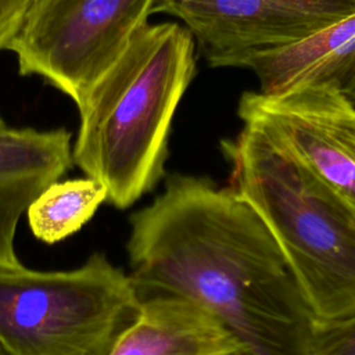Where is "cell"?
<instances>
[{"mask_svg":"<svg viewBox=\"0 0 355 355\" xmlns=\"http://www.w3.org/2000/svg\"><path fill=\"white\" fill-rule=\"evenodd\" d=\"M244 68L257 75L265 94L306 85L343 90L355 75V11L293 46L251 57Z\"/></svg>","mask_w":355,"mask_h":355,"instance_id":"cell-10","label":"cell"},{"mask_svg":"<svg viewBox=\"0 0 355 355\" xmlns=\"http://www.w3.org/2000/svg\"><path fill=\"white\" fill-rule=\"evenodd\" d=\"M220 150L229 189L263 222L315 318L355 313V208L248 126Z\"/></svg>","mask_w":355,"mask_h":355,"instance_id":"cell-3","label":"cell"},{"mask_svg":"<svg viewBox=\"0 0 355 355\" xmlns=\"http://www.w3.org/2000/svg\"><path fill=\"white\" fill-rule=\"evenodd\" d=\"M311 355H355V313L338 319L313 320Z\"/></svg>","mask_w":355,"mask_h":355,"instance_id":"cell-12","label":"cell"},{"mask_svg":"<svg viewBox=\"0 0 355 355\" xmlns=\"http://www.w3.org/2000/svg\"><path fill=\"white\" fill-rule=\"evenodd\" d=\"M240 348L244 345L211 312L161 294L141 298L136 320L108 355H227Z\"/></svg>","mask_w":355,"mask_h":355,"instance_id":"cell-9","label":"cell"},{"mask_svg":"<svg viewBox=\"0 0 355 355\" xmlns=\"http://www.w3.org/2000/svg\"><path fill=\"white\" fill-rule=\"evenodd\" d=\"M129 226V276L143 298L193 301L250 355H311L315 315L263 222L229 187L173 173Z\"/></svg>","mask_w":355,"mask_h":355,"instance_id":"cell-1","label":"cell"},{"mask_svg":"<svg viewBox=\"0 0 355 355\" xmlns=\"http://www.w3.org/2000/svg\"><path fill=\"white\" fill-rule=\"evenodd\" d=\"M355 11V0H155L191 32L211 67H239L293 46Z\"/></svg>","mask_w":355,"mask_h":355,"instance_id":"cell-7","label":"cell"},{"mask_svg":"<svg viewBox=\"0 0 355 355\" xmlns=\"http://www.w3.org/2000/svg\"><path fill=\"white\" fill-rule=\"evenodd\" d=\"M196 69L191 32L178 22H148L76 105L73 165L98 180L118 209L164 176L173 116Z\"/></svg>","mask_w":355,"mask_h":355,"instance_id":"cell-2","label":"cell"},{"mask_svg":"<svg viewBox=\"0 0 355 355\" xmlns=\"http://www.w3.org/2000/svg\"><path fill=\"white\" fill-rule=\"evenodd\" d=\"M104 201L107 190L93 178L57 180L31 202L25 215L33 236L54 244L80 230Z\"/></svg>","mask_w":355,"mask_h":355,"instance_id":"cell-11","label":"cell"},{"mask_svg":"<svg viewBox=\"0 0 355 355\" xmlns=\"http://www.w3.org/2000/svg\"><path fill=\"white\" fill-rule=\"evenodd\" d=\"M0 355H10L8 351H7L1 344H0Z\"/></svg>","mask_w":355,"mask_h":355,"instance_id":"cell-17","label":"cell"},{"mask_svg":"<svg viewBox=\"0 0 355 355\" xmlns=\"http://www.w3.org/2000/svg\"><path fill=\"white\" fill-rule=\"evenodd\" d=\"M141 297L101 252L69 270H0V344L10 355H108Z\"/></svg>","mask_w":355,"mask_h":355,"instance_id":"cell-4","label":"cell"},{"mask_svg":"<svg viewBox=\"0 0 355 355\" xmlns=\"http://www.w3.org/2000/svg\"><path fill=\"white\" fill-rule=\"evenodd\" d=\"M72 135L65 128L0 130V270L22 263L15 251L19 219L31 202L73 165Z\"/></svg>","mask_w":355,"mask_h":355,"instance_id":"cell-8","label":"cell"},{"mask_svg":"<svg viewBox=\"0 0 355 355\" xmlns=\"http://www.w3.org/2000/svg\"><path fill=\"white\" fill-rule=\"evenodd\" d=\"M237 115L355 208V104L340 89L306 85L279 94L244 92Z\"/></svg>","mask_w":355,"mask_h":355,"instance_id":"cell-6","label":"cell"},{"mask_svg":"<svg viewBox=\"0 0 355 355\" xmlns=\"http://www.w3.org/2000/svg\"><path fill=\"white\" fill-rule=\"evenodd\" d=\"M155 0H35L8 50L76 105L148 24Z\"/></svg>","mask_w":355,"mask_h":355,"instance_id":"cell-5","label":"cell"},{"mask_svg":"<svg viewBox=\"0 0 355 355\" xmlns=\"http://www.w3.org/2000/svg\"><path fill=\"white\" fill-rule=\"evenodd\" d=\"M341 92L355 104V75L349 79V82L344 86V89Z\"/></svg>","mask_w":355,"mask_h":355,"instance_id":"cell-14","label":"cell"},{"mask_svg":"<svg viewBox=\"0 0 355 355\" xmlns=\"http://www.w3.org/2000/svg\"><path fill=\"white\" fill-rule=\"evenodd\" d=\"M8 126H7V123L4 122V119L0 116V130H4V129H7Z\"/></svg>","mask_w":355,"mask_h":355,"instance_id":"cell-16","label":"cell"},{"mask_svg":"<svg viewBox=\"0 0 355 355\" xmlns=\"http://www.w3.org/2000/svg\"><path fill=\"white\" fill-rule=\"evenodd\" d=\"M35 0H0V50H8Z\"/></svg>","mask_w":355,"mask_h":355,"instance_id":"cell-13","label":"cell"},{"mask_svg":"<svg viewBox=\"0 0 355 355\" xmlns=\"http://www.w3.org/2000/svg\"><path fill=\"white\" fill-rule=\"evenodd\" d=\"M227 355H250V352L247 349H244V348H240V349H236V351H233V352H230Z\"/></svg>","mask_w":355,"mask_h":355,"instance_id":"cell-15","label":"cell"}]
</instances>
